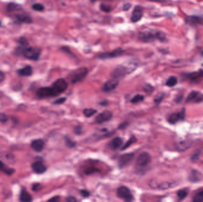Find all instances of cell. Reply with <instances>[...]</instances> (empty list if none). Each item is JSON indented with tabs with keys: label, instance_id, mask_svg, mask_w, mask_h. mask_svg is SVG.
Segmentation results:
<instances>
[{
	"label": "cell",
	"instance_id": "obj_45",
	"mask_svg": "<svg viewBox=\"0 0 203 202\" xmlns=\"http://www.w3.org/2000/svg\"><path fill=\"white\" fill-rule=\"evenodd\" d=\"M40 184H35L32 187V190L35 191H39L40 189Z\"/></svg>",
	"mask_w": 203,
	"mask_h": 202
},
{
	"label": "cell",
	"instance_id": "obj_49",
	"mask_svg": "<svg viewBox=\"0 0 203 202\" xmlns=\"http://www.w3.org/2000/svg\"><path fill=\"white\" fill-rule=\"evenodd\" d=\"M130 7H131V4H129V3L125 4L124 6V7H123V10L124 11H128L130 8Z\"/></svg>",
	"mask_w": 203,
	"mask_h": 202
},
{
	"label": "cell",
	"instance_id": "obj_38",
	"mask_svg": "<svg viewBox=\"0 0 203 202\" xmlns=\"http://www.w3.org/2000/svg\"><path fill=\"white\" fill-rule=\"evenodd\" d=\"M66 98L65 97H61L57 100H56L55 101H54V104H62L65 103L66 101Z\"/></svg>",
	"mask_w": 203,
	"mask_h": 202
},
{
	"label": "cell",
	"instance_id": "obj_42",
	"mask_svg": "<svg viewBox=\"0 0 203 202\" xmlns=\"http://www.w3.org/2000/svg\"><path fill=\"white\" fill-rule=\"evenodd\" d=\"M144 90L147 93H149V92L150 93L153 90V88L150 85L147 84L144 87Z\"/></svg>",
	"mask_w": 203,
	"mask_h": 202
},
{
	"label": "cell",
	"instance_id": "obj_31",
	"mask_svg": "<svg viewBox=\"0 0 203 202\" xmlns=\"http://www.w3.org/2000/svg\"><path fill=\"white\" fill-rule=\"evenodd\" d=\"M144 99V96L141 94H137L135 96H134L130 101L132 103H138L139 102L143 101Z\"/></svg>",
	"mask_w": 203,
	"mask_h": 202
},
{
	"label": "cell",
	"instance_id": "obj_15",
	"mask_svg": "<svg viewBox=\"0 0 203 202\" xmlns=\"http://www.w3.org/2000/svg\"><path fill=\"white\" fill-rule=\"evenodd\" d=\"M118 83L119 82L117 79H110L105 82L103 87V90L105 92H109L114 90L117 87Z\"/></svg>",
	"mask_w": 203,
	"mask_h": 202
},
{
	"label": "cell",
	"instance_id": "obj_10",
	"mask_svg": "<svg viewBox=\"0 0 203 202\" xmlns=\"http://www.w3.org/2000/svg\"><path fill=\"white\" fill-rule=\"evenodd\" d=\"M134 154L132 153H125L121 155L118 160V166L120 168H123L128 165L132 160Z\"/></svg>",
	"mask_w": 203,
	"mask_h": 202
},
{
	"label": "cell",
	"instance_id": "obj_50",
	"mask_svg": "<svg viewBox=\"0 0 203 202\" xmlns=\"http://www.w3.org/2000/svg\"><path fill=\"white\" fill-rule=\"evenodd\" d=\"M59 197H52V198L50 199L48 201H54V202H56V201H58L59 200Z\"/></svg>",
	"mask_w": 203,
	"mask_h": 202
},
{
	"label": "cell",
	"instance_id": "obj_36",
	"mask_svg": "<svg viewBox=\"0 0 203 202\" xmlns=\"http://www.w3.org/2000/svg\"><path fill=\"white\" fill-rule=\"evenodd\" d=\"M100 8L102 11H104L105 13H109L110 11H112V8L110 6L104 4H102L100 6Z\"/></svg>",
	"mask_w": 203,
	"mask_h": 202
},
{
	"label": "cell",
	"instance_id": "obj_23",
	"mask_svg": "<svg viewBox=\"0 0 203 202\" xmlns=\"http://www.w3.org/2000/svg\"><path fill=\"white\" fill-rule=\"evenodd\" d=\"M19 198L21 201L23 202H29L32 200V197L31 195L24 189H22V190L21 191Z\"/></svg>",
	"mask_w": 203,
	"mask_h": 202
},
{
	"label": "cell",
	"instance_id": "obj_28",
	"mask_svg": "<svg viewBox=\"0 0 203 202\" xmlns=\"http://www.w3.org/2000/svg\"><path fill=\"white\" fill-rule=\"evenodd\" d=\"M83 114L86 118H90L95 115L98 111L93 108H85L83 110Z\"/></svg>",
	"mask_w": 203,
	"mask_h": 202
},
{
	"label": "cell",
	"instance_id": "obj_29",
	"mask_svg": "<svg viewBox=\"0 0 203 202\" xmlns=\"http://www.w3.org/2000/svg\"><path fill=\"white\" fill-rule=\"evenodd\" d=\"M178 83V79L176 77L174 76H172L170 77L168 80L166 82V85L168 87H172L175 86V85H176V84Z\"/></svg>",
	"mask_w": 203,
	"mask_h": 202
},
{
	"label": "cell",
	"instance_id": "obj_47",
	"mask_svg": "<svg viewBox=\"0 0 203 202\" xmlns=\"http://www.w3.org/2000/svg\"><path fill=\"white\" fill-rule=\"evenodd\" d=\"M128 123L127 122H124V123H121L120 126H119V127H118V129H125L127 126V125H128Z\"/></svg>",
	"mask_w": 203,
	"mask_h": 202
},
{
	"label": "cell",
	"instance_id": "obj_21",
	"mask_svg": "<svg viewBox=\"0 0 203 202\" xmlns=\"http://www.w3.org/2000/svg\"><path fill=\"white\" fill-rule=\"evenodd\" d=\"M17 74L22 77H29L33 73V68L30 65H27L24 68L17 70Z\"/></svg>",
	"mask_w": 203,
	"mask_h": 202
},
{
	"label": "cell",
	"instance_id": "obj_35",
	"mask_svg": "<svg viewBox=\"0 0 203 202\" xmlns=\"http://www.w3.org/2000/svg\"><path fill=\"white\" fill-rule=\"evenodd\" d=\"M194 202H201L203 201V191L198 193L193 198Z\"/></svg>",
	"mask_w": 203,
	"mask_h": 202
},
{
	"label": "cell",
	"instance_id": "obj_46",
	"mask_svg": "<svg viewBox=\"0 0 203 202\" xmlns=\"http://www.w3.org/2000/svg\"><path fill=\"white\" fill-rule=\"evenodd\" d=\"M5 79V74L3 72L0 71V83L2 82Z\"/></svg>",
	"mask_w": 203,
	"mask_h": 202
},
{
	"label": "cell",
	"instance_id": "obj_11",
	"mask_svg": "<svg viewBox=\"0 0 203 202\" xmlns=\"http://www.w3.org/2000/svg\"><path fill=\"white\" fill-rule=\"evenodd\" d=\"M143 16V8L140 6H137L135 7L131 14V21L133 23H137V22L141 20Z\"/></svg>",
	"mask_w": 203,
	"mask_h": 202
},
{
	"label": "cell",
	"instance_id": "obj_9",
	"mask_svg": "<svg viewBox=\"0 0 203 202\" xmlns=\"http://www.w3.org/2000/svg\"><path fill=\"white\" fill-rule=\"evenodd\" d=\"M129 71L130 70L127 66L121 65L114 70V71L112 72L111 75L114 78L118 79L124 77L127 73H129Z\"/></svg>",
	"mask_w": 203,
	"mask_h": 202
},
{
	"label": "cell",
	"instance_id": "obj_25",
	"mask_svg": "<svg viewBox=\"0 0 203 202\" xmlns=\"http://www.w3.org/2000/svg\"><path fill=\"white\" fill-rule=\"evenodd\" d=\"M21 9V6L15 3H10L7 6V11L8 12H14L15 11H19Z\"/></svg>",
	"mask_w": 203,
	"mask_h": 202
},
{
	"label": "cell",
	"instance_id": "obj_2",
	"mask_svg": "<svg viewBox=\"0 0 203 202\" xmlns=\"http://www.w3.org/2000/svg\"><path fill=\"white\" fill-rule=\"evenodd\" d=\"M41 52L42 50L40 48L28 46L23 52L22 56L27 59L37 61L40 56Z\"/></svg>",
	"mask_w": 203,
	"mask_h": 202
},
{
	"label": "cell",
	"instance_id": "obj_40",
	"mask_svg": "<svg viewBox=\"0 0 203 202\" xmlns=\"http://www.w3.org/2000/svg\"><path fill=\"white\" fill-rule=\"evenodd\" d=\"M7 120H8V118L5 114L0 113V122L5 123L7 121Z\"/></svg>",
	"mask_w": 203,
	"mask_h": 202
},
{
	"label": "cell",
	"instance_id": "obj_17",
	"mask_svg": "<svg viewBox=\"0 0 203 202\" xmlns=\"http://www.w3.org/2000/svg\"><path fill=\"white\" fill-rule=\"evenodd\" d=\"M32 168L35 173L39 174H43L47 171V167L41 161H36L33 163L32 165Z\"/></svg>",
	"mask_w": 203,
	"mask_h": 202
},
{
	"label": "cell",
	"instance_id": "obj_39",
	"mask_svg": "<svg viewBox=\"0 0 203 202\" xmlns=\"http://www.w3.org/2000/svg\"><path fill=\"white\" fill-rule=\"evenodd\" d=\"M163 97H164V94H161L159 96H157L154 99V102L156 103V104H159L163 100Z\"/></svg>",
	"mask_w": 203,
	"mask_h": 202
},
{
	"label": "cell",
	"instance_id": "obj_53",
	"mask_svg": "<svg viewBox=\"0 0 203 202\" xmlns=\"http://www.w3.org/2000/svg\"><path fill=\"white\" fill-rule=\"evenodd\" d=\"M91 1H97V0H91Z\"/></svg>",
	"mask_w": 203,
	"mask_h": 202
},
{
	"label": "cell",
	"instance_id": "obj_7",
	"mask_svg": "<svg viewBox=\"0 0 203 202\" xmlns=\"http://www.w3.org/2000/svg\"><path fill=\"white\" fill-rule=\"evenodd\" d=\"M150 161V155L147 152H143L138 156L136 160V164L140 167H145L149 164Z\"/></svg>",
	"mask_w": 203,
	"mask_h": 202
},
{
	"label": "cell",
	"instance_id": "obj_41",
	"mask_svg": "<svg viewBox=\"0 0 203 202\" xmlns=\"http://www.w3.org/2000/svg\"><path fill=\"white\" fill-rule=\"evenodd\" d=\"M80 194L84 197H88L90 195V192L88 190H80Z\"/></svg>",
	"mask_w": 203,
	"mask_h": 202
},
{
	"label": "cell",
	"instance_id": "obj_32",
	"mask_svg": "<svg viewBox=\"0 0 203 202\" xmlns=\"http://www.w3.org/2000/svg\"><path fill=\"white\" fill-rule=\"evenodd\" d=\"M187 195H188V191L185 189L180 190L178 191L177 192V196L180 200L184 199L185 198H186Z\"/></svg>",
	"mask_w": 203,
	"mask_h": 202
},
{
	"label": "cell",
	"instance_id": "obj_5",
	"mask_svg": "<svg viewBox=\"0 0 203 202\" xmlns=\"http://www.w3.org/2000/svg\"><path fill=\"white\" fill-rule=\"evenodd\" d=\"M117 196L119 198L124 200L126 201H131L134 200L133 195L130 190L125 186H121L117 189Z\"/></svg>",
	"mask_w": 203,
	"mask_h": 202
},
{
	"label": "cell",
	"instance_id": "obj_30",
	"mask_svg": "<svg viewBox=\"0 0 203 202\" xmlns=\"http://www.w3.org/2000/svg\"><path fill=\"white\" fill-rule=\"evenodd\" d=\"M136 141H137V139H136V138H135V137H131V138L127 141V142L124 144V145H123V146H122V148H121V149H122V151L126 149L127 148H128L129 146H130L132 144H133L134 143H135Z\"/></svg>",
	"mask_w": 203,
	"mask_h": 202
},
{
	"label": "cell",
	"instance_id": "obj_22",
	"mask_svg": "<svg viewBox=\"0 0 203 202\" xmlns=\"http://www.w3.org/2000/svg\"><path fill=\"white\" fill-rule=\"evenodd\" d=\"M123 143V141L122 138L120 137H116L113 139L111 142L109 143V146L112 149H117L120 148Z\"/></svg>",
	"mask_w": 203,
	"mask_h": 202
},
{
	"label": "cell",
	"instance_id": "obj_26",
	"mask_svg": "<svg viewBox=\"0 0 203 202\" xmlns=\"http://www.w3.org/2000/svg\"><path fill=\"white\" fill-rule=\"evenodd\" d=\"M200 175L201 174L197 171L193 170L190 174L189 179L192 182H197L201 179V177Z\"/></svg>",
	"mask_w": 203,
	"mask_h": 202
},
{
	"label": "cell",
	"instance_id": "obj_33",
	"mask_svg": "<svg viewBox=\"0 0 203 202\" xmlns=\"http://www.w3.org/2000/svg\"><path fill=\"white\" fill-rule=\"evenodd\" d=\"M32 8L36 11H43L45 10V7L40 3H35L32 6Z\"/></svg>",
	"mask_w": 203,
	"mask_h": 202
},
{
	"label": "cell",
	"instance_id": "obj_16",
	"mask_svg": "<svg viewBox=\"0 0 203 202\" xmlns=\"http://www.w3.org/2000/svg\"><path fill=\"white\" fill-rule=\"evenodd\" d=\"M14 17L18 23L31 24L33 23V19L31 16L26 14H16Z\"/></svg>",
	"mask_w": 203,
	"mask_h": 202
},
{
	"label": "cell",
	"instance_id": "obj_51",
	"mask_svg": "<svg viewBox=\"0 0 203 202\" xmlns=\"http://www.w3.org/2000/svg\"><path fill=\"white\" fill-rule=\"evenodd\" d=\"M150 1H159V2H162V0H150Z\"/></svg>",
	"mask_w": 203,
	"mask_h": 202
},
{
	"label": "cell",
	"instance_id": "obj_37",
	"mask_svg": "<svg viewBox=\"0 0 203 202\" xmlns=\"http://www.w3.org/2000/svg\"><path fill=\"white\" fill-rule=\"evenodd\" d=\"M65 142H66V145L70 147V148H73L76 146V144L75 142H74L71 139H70L69 138H65Z\"/></svg>",
	"mask_w": 203,
	"mask_h": 202
},
{
	"label": "cell",
	"instance_id": "obj_1",
	"mask_svg": "<svg viewBox=\"0 0 203 202\" xmlns=\"http://www.w3.org/2000/svg\"><path fill=\"white\" fill-rule=\"evenodd\" d=\"M138 37L140 40L145 43L152 42L156 40L164 42L166 39L165 33L162 31L155 30L141 32L139 33Z\"/></svg>",
	"mask_w": 203,
	"mask_h": 202
},
{
	"label": "cell",
	"instance_id": "obj_52",
	"mask_svg": "<svg viewBox=\"0 0 203 202\" xmlns=\"http://www.w3.org/2000/svg\"><path fill=\"white\" fill-rule=\"evenodd\" d=\"M1 26H2V23H1V21H0V27H1Z\"/></svg>",
	"mask_w": 203,
	"mask_h": 202
},
{
	"label": "cell",
	"instance_id": "obj_24",
	"mask_svg": "<svg viewBox=\"0 0 203 202\" xmlns=\"http://www.w3.org/2000/svg\"><path fill=\"white\" fill-rule=\"evenodd\" d=\"M188 77L192 81H198L199 79L203 78V70H201L199 72L189 74H188Z\"/></svg>",
	"mask_w": 203,
	"mask_h": 202
},
{
	"label": "cell",
	"instance_id": "obj_27",
	"mask_svg": "<svg viewBox=\"0 0 203 202\" xmlns=\"http://www.w3.org/2000/svg\"><path fill=\"white\" fill-rule=\"evenodd\" d=\"M0 171L5 172L8 175H11L14 172V170L6 167L1 161H0Z\"/></svg>",
	"mask_w": 203,
	"mask_h": 202
},
{
	"label": "cell",
	"instance_id": "obj_14",
	"mask_svg": "<svg viewBox=\"0 0 203 202\" xmlns=\"http://www.w3.org/2000/svg\"><path fill=\"white\" fill-rule=\"evenodd\" d=\"M112 118V112L109 110H105L100 113L96 118V122L98 123H103L110 120Z\"/></svg>",
	"mask_w": 203,
	"mask_h": 202
},
{
	"label": "cell",
	"instance_id": "obj_44",
	"mask_svg": "<svg viewBox=\"0 0 203 202\" xmlns=\"http://www.w3.org/2000/svg\"><path fill=\"white\" fill-rule=\"evenodd\" d=\"M74 132L77 134H80L82 133V128L80 126H77L74 129Z\"/></svg>",
	"mask_w": 203,
	"mask_h": 202
},
{
	"label": "cell",
	"instance_id": "obj_18",
	"mask_svg": "<svg viewBox=\"0 0 203 202\" xmlns=\"http://www.w3.org/2000/svg\"><path fill=\"white\" fill-rule=\"evenodd\" d=\"M185 23L191 26H195L197 25L203 23V19L199 17L191 15L188 16L185 18Z\"/></svg>",
	"mask_w": 203,
	"mask_h": 202
},
{
	"label": "cell",
	"instance_id": "obj_6",
	"mask_svg": "<svg viewBox=\"0 0 203 202\" xmlns=\"http://www.w3.org/2000/svg\"><path fill=\"white\" fill-rule=\"evenodd\" d=\"M124 53V51L121 48H117V49L113 51L112 52H105L99 54L97 56V58L102 60H106V59H109L112 58H114L118 56H120L122 55Z\"/></svg>",
	"mask_w": 203,
	"mask_h": 202
},
{
	"label": "cell",
	"instance_id": "obj_8",
	"mask_svg": "<svg viewBox=\"0 0 203 202\" xmlns=\"http://www.w3.org/2000/svg\"><path fill=\"white\" fill-rule=\"evenodd\" d=\"M36 95L40 99H46L55 96L52 87L40 88L36 92Z\"/></svg>",
	"mask_w": 203,
	"mask_h": 202
},
{
	"label": "cell",
	"instance_id": "obj_34",
	"mask_svg": "<svg viewBox=\"0 0 203 202\" xmlns=\"http://www.w3.org/2000/svg\"><path fill=\"white\" fill-rule=\"evenodd\" d=\"M17 43L18 45L21 46H29V42L26 37H20L18 38L17 40Z\"/></svg>",
	"mask_w": 203,
	"mask_h": 202
},
{
	"label": "cell",
	"instance_id": "obj_48",
	"mask_svg": "<svg viewBox=\"0 0 203 202\" xmlns=\"http://www.w3.org/2000/svg\"><path fill=\"white\" fill-rule=\"evenodd\" d=\"M66 201L69 202H75L77 201V200L74 197H69L66 198Z\"/></svg>",
	"mask_w": 203,
	"mask_h": 202
},
{
	"label": "cell",
	"instance_id": "obj_20",
	"mask_svg": "<svg viewBox=\"0 0 203 202\" xmlns=\"http://www.w3.org/2000/svg\"><path fill=\"white\" fill-rule=\"evenodd\" d=\"M45 146V142L41 139H35L31 143V147L32 149L36 152H41Z\"/></svg>",
	"mask_w": 203,
	"mask_h": 202
},
{
	"label": "cell",
	"instance_id": "obj_19",
	"mask_svg": "<svg viewBox=\"0 0 203 202\" xmlns=\"http://www.w3.org/2000/svg\"><path fill=\"white\" fill-rule=\"evenodd\" d=\"M192 142L190 140H182L176 144V148L178 151H184L188 149L191 145Z\"/></svg>",
	"mask_w": 203,
	"mask_h": 202
},
{
	"label": "cell",
	"instance_id": "obj_43",
	"mask_svg": "<svg viewBox=\"0 0 203 202\" xmlns=\"http://www.w3.org/2000/svg\"><path fill=\"white\" fill-rule=\"evenodd\" d=\"M170 187H171V184H169V183H163V184H161L159 186V189H162V190H165V189L169 188Z\"/></svg>",
	"mask_w": 203,
	"mask_h": 202
},
{
	"label": "cell",
	"instance_id": "obj_13",
	"mask_svg": "<svg viewBox=\"0 0 203 202\" xmlns=\"http://www.w3.org/2000/svg\"><path fill=\"white\" fill-rule=\"evenodd\" d=\"M203 100V94L198 91H192L188 95L186 102L190 103H199Z\"/></svg>",
	"mask_w": 203,
	"mask_h": 202
},
{
	"label": "cell",
	"instance_id": "obj_3",
	"mask_svg": "<svg viewBox=\"0 0 203 202\" xmlns=\"http://www.w3.org/2000/svg\"><path fill=\"white\" fill-rule=\"evenodd\" d=\"M88 70L86 67H81L74 70L70 75L71 81L73 84L80 82L82 81L87 75Z\"/></svg>",
	"mask_w": 203,
	"mask_h": 202
},
{
	"label": "cell",
	"instance_id": "obj_4",
	"mask_svg": "<svg viewBox=\"0 0 203 202\" xmlns=\"http://www.w3.org/2000/svg\"><path fill=\"white\" fill-rule=\"evenodd\" d=\"M68 87L66 81L63 78H59L56 80L51 87L53 89L55 96L64 92Z\"/></svg>",
	"mask_w": 203,
	"mask_h": 202
},
{
	"label": "cell",
	"instance_id": "obj_12",
	"mask_svg": "<svg viewBox=\"0 0 203 202\" xmlns=\"http://www.w3.org/2000/svg\"><path fill=\"white\" fill-rule=\"evenodd\" d=\"M185 110L183 109L179 113H174L171 114L168 119V121L170 124H175L177 123L179 120H183L185 119Z\"/></svg>",
	"mask_w": 203,
	"mask_h": 202
}]
</instances>
